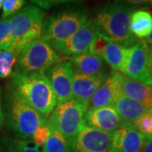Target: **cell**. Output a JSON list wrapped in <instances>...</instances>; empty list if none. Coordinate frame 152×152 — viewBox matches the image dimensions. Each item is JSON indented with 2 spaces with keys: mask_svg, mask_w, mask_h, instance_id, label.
I'll list each match as a JSON object with an SVG mask.
<instances>
[{
  "mask_svg": "<svg viewBox=\"0 0 152 152\" xmlns=\"http://www.w3.org/2000/svg\"><path fill=\"white\" fill-rule=\"evenodd\" d=\"M133 6L128 2L107 3L98 11L94 20L98 31L115 43L129 48L140 40L130 30Z\"/></svg>",
  "mask_w": 152,
  "mask_h": 152,
  "instance_id": "2",
  "label": "cell"
},
{
  "mask_svg": "<svg viewBox=\"0 0 152 152\" xmlns=\"http://www.w3.org/2000/svg\"><path fill=\"white\" fill-rule=\"evenodd\" d=\"M85 119L86 126L107 134H113L125 122L113 107L88 108Z\"/></svg>",
  "mask_w": 152,
  "mask_h": 152,
  "instance_id": "14",
  "label": "cell"
},
{
  "mask_svg": "<svg viewBox=\"0 0 152 152\" xmlns=\"http://www.w3.org/2000/svg\"><path fill=\"white\" fill-rule=\"evenodd\" d=\"M45 15L44 10L29 4L11 17L12 42L9 50L19 57L27 45L42 37Z\"/></svg>",
  "mask_w": 152,
  "mask_h": 152,
  "instance_id": "4",
  "label": "cell"
},
{
  "mask_svg": "<svg viewBox=\"0 0 152 152\" xmlns=\"http://www.w3.org/2000/svg\"><path fill=\"white\" fill-rule=\"evenodd\" d=\"M88 20V10L84 7L73 6L45 18L42 37L48 43L63 42L81 27Z\"/></svg>",
  "mask_w": 152,
  "mask_h": 152,
  "instance_id": "6",
  "label": "cell"
},
{
  "mask_svg": "<svg viewBox=\"0 0 152 152\" xmlns=\"http://www.w3.org/2000/svg\"><path fill=\"white\" fill-rule=\"evenodd\" d=\"M133 125L140 132L144 135L146 137V139L151 138L152 135V112L151 110L142 116L140 118L136 120L133 123Z\"/></svg>",
  "mask_w": 152,
  "mask_h": 152,
  "instance_id": "25",
  "label": "cell"
},
{
  "mask_svg": "<svg viewBox=\"0 0 152 152\" xmlns=\"http://www.w3.org/2000/svg\"><path fill=\"white\" fill-rule=\"evenodd\" d=\"M51 134V129L47 126V124L40 125L36 130L32 138V142L37 147H43L45 143L48 140Z\"/></svg>",
  "mask_w": 152,
  "mask_h": 152,
  "instance_id": "27",
  "label": "cell"
},
{
  "mask_svg": "<svg viewBox=\"0 0 152 152\" xmlns=\"http://www.w3.org/2000/svg\"><path fill=\"white\" fill-rule=\"evenodd\" d=\"M43 152H71V147L58 131L51 129L48 140L42 147Z\"/></svg>",
  "mask_w": 152,
  "mask_h": 152,
  "instance_id": "22",
  "label": "cell"
},
{
  "mask_svg": "<svg viewBox=\"0 0 152 152\" xmlns=\"http://www.w3.org/2000/svg\"><path fill=\"white\" fill-rule=\"evenodd\" d=\"M10 79L11 91L44 119H48L57 106V100L46 74L22 75L13 72Z\"/></svg>",
  "mask_w": 152,
  "mask_h": 152,
  "instance_id": "1",
  "label": "cell"
},
{
  "mask_svg": "<svg viewBox=\"0 0 152 152\" xmlns=\"http://www.w3.org/2000/svg\"><path fill=\"white\" fill-rule=\"evenodd\" d=\"M151 89H152V85H151Z\"/></svg>",
  "mask_w": 152,
  "mask_h": 152,
  "instance_id": "33",
  "label": "cell"
},
{
  "mask_svg": "<svg viewBox=\"0 0 152 152\" xmlns=\"http://www.w3.org/2000/svg\"><path fill=\"white\" fill-rule=\"evenodd\" d=\"M130 5H152V1H128Z\"/></svg>",
  "mask_w": 152,
  "mask_h": 152,
  "instance_id": "28",
  "label": "cell"
},
{
  "mask_svg": "<svg viewBox=\"0 0 152 152\" xmlns=\"http://www.w3.org/2000/svg\"><path fill=\"white\" fill-rule=\"evenodd\" d=\"M69 61L76 73L86 75L104 74V61L100 57L91 53L71 57Z\"/></svg>",
  "mask_w": 152,
  "mask_h": 152,
  "instance_id": "18",
  "label": "cell"
},
{
  "mask_svg": "<svg viewBox=\"0 0 152 152\" xmlns=\"http://www.w3.org/2000/svg\"><path fill=\"white\" fill-rule=\"evenodd\" d=\"M113 107L119 114L123 120L131 124H133L136 120L140 118L142 116L151 111V109L146 107L143 104L126 96L120 91L118 87L113 104Z\"/></svg>",
  "mask_w": 152,
  "mask_h": 152,
  "instance_id": "17",
  "label": "cell"
},
{
  "mask_svg": "<svg viewBox=\"0 0 152 152\" xmlns=\"http://www.w3.org/2000/svg\"><path fill=\"white\" fill-rule=\"evenodd\" d=\"M151 112H152V109H151ZM149 139H152V135H151V138H149ZM146 140H148V139H146Z\"/></svg>",
  "mask_w": 152,
  "mask_h": 152,
  "instance_id": "32",
  "label": "cell"
},
{
  "mask_svg": "<svg viewBox=\"0 0 152 152\" xmlns=\"http://www.w3.org/2000/svg\"><path fill=\"white\" fill-rule=\"evenodd\" d=\"M4 120V113L3 107H2V89L0 87V129L2 128Z\"/></svg>",
  "mask_w": 152,
  "mask_h": 152,
  "instance_id": "29",
  "label": "cell"
},
{
  "mask_svg": "<svg viewBox=\"0 0 152 152\" xmlns=\"http://www.w3.org/2000/svg\"><path fill=\"white\" fill-rule=\"evenodd\" d=\"M130 30L138 40H145L152 31V15L147 10H137L131 15Z\"/></svg>",
  "mask_w": 152,
  "mask_h": 152,
  "instance_id": "20",
  "label": "cell"
},
{
  "mask_svg": "<svg viewBox=\"0 0 152 152\" xmlns=\"http://www.w3.org/2000/svg\"><path fill=\"white\" fill-rule=\"evenodd\" d=\"M118 86L114 78L113 73L111 71L105 81L94 94L89 105V108H101L105 107H113Z\"/></svg>",
  "mask_w": 152,
  "mask_h": 152,
  "instance_id": "19",
  "label": "cell"
},
{
  "mask_svg": "<svg viewBox=\"0 0 152 152\" xmlns=\"http://www.w3.org/2000/svg\"></svg>",
  "mask_w": 152,
  "mask_h": 152,
  "instance_id": "35",
  "label": "cell"
},
{
  "mask_svg": "<svg viewBox=\"0 0 152 152\" xmlns=\"http://www.w3.org/2000/svg\"><path fill=\"white\" fill-rule=\"evenodd\" d=\"M89 53L105 60V62L111 66L114 71L124 74L125 48L112 42L99 31L91 44Z\"/></svg>",
  "mask_w": 152,
  "mask_h": 152,
  "instance_id": "11",
  "label": "cell"
},
{
  "mask_svg": "<svg viewBox=\"0 0 152 152\" xmlns=\"http://www.w3.org/2000/svg\"><path fill=\"white\" fill-rule=\"evenodd\" d=\"M2 4H3V0H0V10H1V7H2Z\"/></svg>",
  "mask_w": 152,
  "mask_h": 152,
  "instance_id": "31",
  "label": "cell"
},
{
  "mask_svg": "<svg viewBox=\"0 0 152 152\" xmlns=\"http://www.w3.org/2000/svg\"><path fill=\"white\" fill-rule=\"evenodd\" d=\"M125 75L146 86L152 85V48L145 40L125 48Z\"/></svg>",
  "mask_w": 152,
  "mask_h": 152,
  "instance_id": "8",
  "label": "cell"
},
{
  "mask_svg": "<svg viewBox=\"0 0 152 152\" xmlns=\"http://www.w3.org/2000/svg\"><path fill=\"white\" fill-rule=\"evenodd\" d=\"M141 152H152V139L146 140Z\"/></svg>",
  "mask_w": 152,
  "mask_h": 152,
  "instance_id": "30",
  "label": "cell"
},
{
  "mask_svg": "<svg viewBox=\"0 0 152 152\" xmlns=\"http://www.w3.org/2000/svg\"><path fill=\"white\" fill-rule=\"evenodd\" d=\"M6 125L16 139L32 141L37 128L45 124L47 120L31 107L10 89L5 96Z\"/></svg>",
  "mask_w": 152,
  "mask_h": 152,
  "instance_id": "3",
  "label": "cell"
},
{
  "mask_svg": "<svg viewBox=\"0 0 152 152\" xmlns=\"http://www.w3.org/2000/svg\"><path fill=\"white\" fill-rule=\"evenodd\" d=\"M18 57L10 50H0V79L12 75Z\"/></svg>",
  "mask_w": 152,
  "mask_h": 152,
  "instance_id": "23",
  "label": "cell"
},
{
  "mask_svg": "<svg viewBox=\"0 0 152 152\" xmlns=\"http://www.w3.org/2000/svg\"><path fill=\"white\" fill-rule=\"evenodd\" d=\"M26 4V1L23 0H4L3 1V14L1 20L10 18L14 14L20 12L22 7Z\"/></svg>",
  "mask_w": 152,
  "mask_h": 152,
  "instance_id": "26",
  "label": "cell"
},
{
  "mask_svg": "<svg viewBox=\"0 0 152 152\" xmlns=\"http://www.w3.org/2000/svg\"><path fill=\"white\" fill-rule=\"evenodd\" d=\"M89 105L71 99L57 104L49 115L46 124L50 129L58 131L71 146L80 131L86 126V114Z\"/></svg>",
  "mask_w": 152,
  "mask_h": 152,
  "instance_id": "5",
  "label": "cell"
},
{
  "mask_svg": "<svg viewBox=\"0 0 152 152\" xmlns=\"http://www.w3.org/2000/svg\"><path fill=\"white\" fill-rule=\"evenodd\" d=\"M75 70L69 60H61L55 64L46 75L55 94L57 104L63 103L72 99V84Z\"/></svg>",
  "mask_w": 152,
  "mask_h": 152,
  "instance_id": "10",
  "label": "cell"
},
{
  "mask_svg": "<svg viewBox=\"0 0 152 152\" xmlns=\"http://www.w3.org/2000/svg\"><path fill=\"white\" fill-rule=\"evenodd\" d=\"M32 143V141L4 136L0 140V151L2 152H43L37 145H31Z\"/></svg>",
  "mask_w": 152,
  "mask_h": 152,
  "instance_id": "21",
  "label": "cell"
},
{
  "mask_svg": "<svg viewBox=\"0 0 152 152\" xmlns=\"http://www.w3.org/2000/svg\"><path fill=\"white\" fill-rule=\"evenodd\" d=\"M10 18L0 20V50H9L12 42Z\"/></svg>",
  "mask_w": 152,
  "mask_h": 152,
  "instance_id": "24",
  "label": "cell"
},
{
  "mask_svg": "<svg viewBox=\"0 0 152 152\" xmlns=\"http://www.w3.org/2000/svg\"><path fill=\"white\" fill-rule=\"evenodd\" d=\"M146 137L129 122L114 131L111 137L109 152H141Z\"/></svg>",
  "mask_w": 152,
  "mask_h": 152,
  "instance_id": "12",
  "label": "cell"
},
{
  "mask_svg": "<svg viewBox=\"0 0 152 152\" xmlns=\"http://www.w3.org/2000/svg\"><path fill=\"white\" fill-rule=\"evenodd\" d=\"M108 75H86L75 72L72 84V99L90 105L94 94Z\"/></svg>",
  "mask_w": 152,
  "mask_h": 152,
  "instance_id": "16",
  "label": "cell"
},
{
  "mask_svg": "<svg viewBox=\"0 0 152 152\" xmlns=\"http://www.w3.org/2000/svg\"><path fill=\"white\" fill-rule=\"evenodd\" d=\"M60 61V55L48 42L40 38L23 49L17 58L14 73L22 75H43Z\"/></svg>",
  "mask_w": 152,
  "mask_h": 152,
  "instance_id": "7",
  "label": "cell"
},
{
  "mask_svg": "<svg viewBox=\"0 0 152 152\" xmlns=\"http://www.w3.org/2000/svg\"><path fill=\"white\" fill-rule=\"evenodd\" d=\"M98 29L94 20L87 21L70 37L63 42L49 43L59 55L77 56L89 53L91 44L97 35Z\"/></svg>",
  "mask_w": 152,
  "mask_h": 152,
  "instance_id": "9",
  "label": "cell"
},
{
  "mask_svg": "<svg viewBox=\"0 0 152 152\" xmlns=\"http://www.w3.org/2000/svg\"><path fill=\"white\" fill-rule=\"evenodd\" d=\"M0 152H2V151H0Z\"/></svg>",
  "mask_w": 152,
  "mask_h": 152,
  "instance_id": "34",
  "label": "cell"
},
{
  "mask_svg": "<svg viewBox=\"0 0 152 152\" xmlns=\"http://www.w3.org/2000/svg\"><path fill=\"white\" fill-rule=\"evenodd\" d=\"M112 134L85 126L71 144V152H109Z\"/></svg>",
  "mask_w": 152,
  "mask_h": 152,
  "instance_id": "13",
  "label": "cell"
},
{
  "mask_svg": "<svg viewBox=\"0 0 152 152\" xmlns=\"http://www.w3.org/2000/svg\"><path fill=\"white\" fill-rule=\"evenodd\" d=\"M114 78L119 91L126 96L152 109V89L143 83L131 79L124 74L113 71Z\"/></svg>",
  "mask_w": 152,
  "mask_h": 152,
  "instance_id": "15",
  "label": "cell"
}]
</instances>
